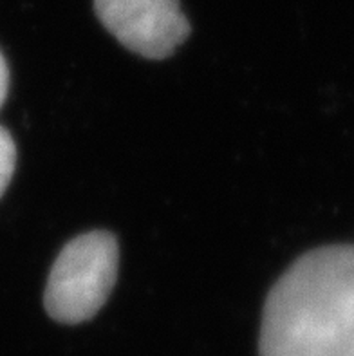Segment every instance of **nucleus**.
<instances>
[{
    "instance_id": "7ed1b4c3",
    "label": "nucleus",
    "mask_w": 354,
    "mask_h": 356,
    "mask_svg": "<svg viewBox=\"0 0 354 356\" xmlns=\"http://www.w3.org/2000/svg\"><path fill=\"white\" fill-rule=\"evenodd\" d=\"M95 11L121 45L148 60L168 58L192 31L179 0H95Z\"/></svg>"
},
{
    "instance_id": "20e7f679",
    "label": "nucleus",
    "mask_w": 354,
    "mask_h": 356,
    "mask_svg": "<svg viewBox=\"0 0 354 356\" xmlns=\"http://www.w3.org/2000/svg\"><path fill=\"white\" fill-rule=\"evenodd\" d=\"M15 163H17V149L15 141L4 127H0V195L8 188L13 177Z\"/></svg>"
},
{
    "instance_id": "f03ea898",
    "label": "nucleus",
    "mask_w": 354,
    "mask_h": 356,
    "mask_svg": "<svg viewBox=\"0 0 354 356\" xmlns=\"http://www.w3.org/2000/svg\"><path fill=\"white\" fill-rule=\"evenodd\" d=\"M118 243L108 232L69 241L51 268L44 306L62 324L90 321L105 306L118 277Z\"/></svg>"
},
{
    "instance_id": "39448f33",
    "label": "nucleus",
    "mask_w": 354,
    "mask_h": 356,
    "mask_svg": "<svg viewBox=\"0 0 354 356\" xmlns=\"http://www.w3.org/2000/svg\"><path fill=\"white\" fill-rule=\"evenodd\" d=\"M8 87H9V69L6 63L4 54L0 53V107L4 105V99L8 96Z\"/></svg>"
},
{
    "instance_id": "f257e3e1",
    "label": "nucleus",
    "mask_w": 354,
    "mask_h": 356,
    "mask_svg": "<svg viewBox=\"0 0 354 356\" xmlns=\"http://www.w3.org/2000/svg\"><path fill=\"white\" fill-rule=\"evenodd\" d=\"M260 356H354V246L307 252L269 291Z\"/></svg>"
}]
</instances>
